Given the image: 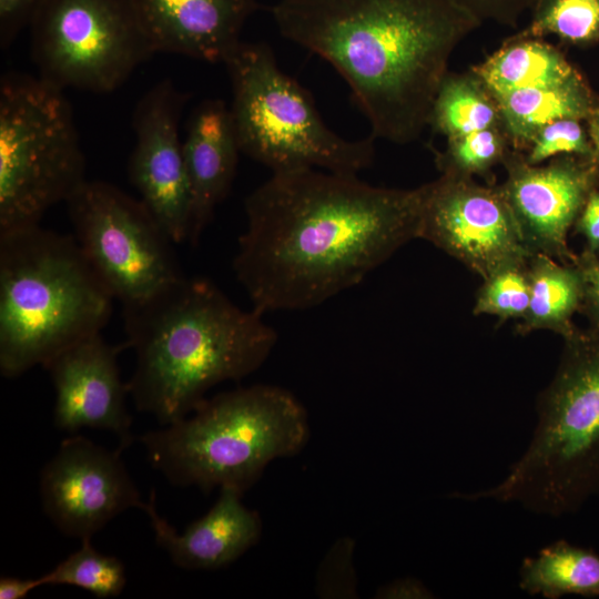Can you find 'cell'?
<instances>
[{
    "instance_id": "obj_19",
    "label": "cell",
    "mask_w": 599,
    "mask_h": 599,
    "mask_svg": "<svg viewBox=\"0 0 599 599\" xmlns=\"http://www.w3.org/2000/svg\"><path fill=\"white\" fill-rule=\"evenodd\" d=\"M497 98L509 92L552 87L580 74L545 38L517 32L470 69Z\"/></svg>"
},
{
    "instance_id": "obj_32",
    "label": "cell",
    "mask_w": 599,
    "mask_h": 599,
    "mask_svg": "<svg viewBox=\"0 0 599 599\" xmlns=\"http://www.w3.org/2000/svg\"><path fill=\"white\" fill-rule=\"evenodd\" d=\"M573 229L586 241L582 253L599 256V185L590 192Z\"/></svg>"
},
{
    "instance_id": "obj_24",
    "label": "cell",
    "mask_w": 599,
    "mask_h": 599,
    "mask_svg": "<svg viewBox=\"0 0 599 599\" xmlns=\"http://www.w3.org/2000/svg\"><path fill=\"white\" fill-rule=\"evenodd\" d=\"M91 539H82L78 550L42 575L43 586H73L101 599L120 596L126 585L123 562L98 551Z\"/></svg>"
},
{
    "instance_id": "obj_25",
    "label": "cell",
    "mask_w": 599,
    "mask_h": 599,
    "mask_svg": "<svg viewBox=\"0 0 599 599\" xmlns=\"http://www.w3.org/2000/svg\"><path fill=\"white\" fill-rule=\"evenodd\" d=\"M530 13L522 34L579 47L599 43V0H537Z\"/></svg>"
},
{
    "instance_id": "obj_16",
    "label": "cell",
    "mask_w": 599,
    "mask_h": 599,
    "mask_svg": "<svg viewBox=\"0 0 599 599\" xmlns=\"http://www.w3.org/2000/svg\"><path fill=\"white\" fill-rule=\"evenodd\" d=\"M154 52L224 63L255 0H131Z\"/></svg>"
},
{
    "instance_id": "obj_21",
    "label": "cell",
    "mask_w": 599,
    "mask_h": 599,
    "mask_svg": "<svg viewBox=\"0 0 599 599\" xmlns=\"http://www.w3.org/2000/svg\"><path fill=\"white\" fill-rule=\"evenodd\" d=\"M495 99L512 146L520 152L544 125L566 118L589 120L599 111L581 75L562 84L514 91Z\"/></svg>"
},
{
    "instance_id": "obj_29",
    "label": "cell",
    "mask_w": 599,
    "mask_h": 599,
    "mask_svg": "<svg viewBox=\"0 0 599 599\" xmlns=\"http://www.w3.org/2000/svg\"><path fill=\"white\" fill-rule=\"evenodd\" d=\"M480 23L493 21L517 27L525 12H530L537 0H454Z\"/></svg>"
},
{
    "instance_id": "obj_3",
    "label": "cell",
    "mask_w": 599,
    "mask_h": 599,
    "mask_svg": "<svg viewBox=\"0 0 599 599\" xmlns=\"http://www.w3.org/2000/svg\"><path fill=\"white\" fill-rule=\"evenodd\" d=\"M262 316L204 277L182 276L123 305L125 344L135 353L128 389L136 409L165 426L191 414L214 385L254 373L277 342Z\"/></svg>"
},
{
    "instance_id": "obj_17",
    "label": "cell",
    "mask_w": 599,
    "mask_h": 599,
    "mask_svg": "<svg viewBox=\"0 0 599 599\" xmlns=\"http://www.w3.org/2000/svg\"><path fill=\"white\" fill-rule=\"evenodd\" d=\"M242 495L235 488H220L213 507L182 534L159 515L154 491L143 510L150 517L156 544L174 565L190 570H214L235 561L261 537L260 515L242 502Z\"/></svg>"
},
{
    "instance_id": "obj_11",
    "label": "cell",
    "mask_w": 599,
    "mask_h": 599,
    "mask_svg": "<svg viewBox=\"0 0 599 599\" xmlns=\"http://www.w3.org/2000/svg\"><path fill=\"white\" fill-rule=\"evenodd\" d=\"M418 238L426 240L486 280L525 265L534 255L500 185L440 174L425 183Z\"/></svg>"
},
{
    "instance_id": "obj_10",
    "label": "cell",
    "mask_w": 599,
    "mask_h": 599,
    "mask_svg": "<svg viewBox=\"0 0 599 599\" xmlns=\"http://www.w3.org/2000/svg\"><path fill=\"white\" fill-rule=\"evenodd\" d=\"M82 252L122 305L184 276L174 242L141 200L103 181H85L65 202Z\"/></svg>"
},
{
    "instance_id": "obj_28",
    "label": "cell",
    "mask_w": 599,
    "mask_h": 599,
    "mask_svg": "<svg viewBox=\"0 0 599 599\" xmlns=\"http://www.w3.org/2000/svg\"><path fill=\"white\" fill-rule=\"evenodd\" d=\"M560 155L593 160L589 132L582 126L581 120L566 118L544 125L534 134L522 153L525 161L531 165L542 164Z\"/></svg>"
},
{
    "instance_id": "obj_34",
    "label": "cell",
    "mask_w": 599,
    "mask_h": 599,
    "mask_svg": "<svg viewBox=\"0 0 599 599\" xmlns=\"http://www.w3.org/2000/svg\"><path fill=\"white\" fill-rule=\"evenodd\" d=\"M41 586H43L41 576L38 578L2 576L0 578V598L24 599Z\"/></svg>"
},
{
    "instance_id": "obj_12",
    "label": "cell",
    "mask_w": 599,
    "mask_h": 599,
    "mask_svg": "<svg viewBox=\"0 0 599 599\" xmlns=\"http://www.w3.org/2000/svg\"><path fill=\"white\" fill-rule=\"evenodd\" d=\"M82 436L62 440L40 473L42 508L64 535L92 538L114 517L145 502L121 459Z\"/></svg>"
},
{
    "instance_id": "obj_13",
    "label": "cell",
    "mask_w": 599,
    "mask_h": 599,
    "mask_svg": "<svg viewBox=\"0 0 599 599\" xmlns=\"http://www.w3.org/2000/svg\"><path fill=\"white\" fill-rule=\"evenodd\" d=\"M187 95L171 80L154 84L133 112L135 144L128 163L130 182L174 242L187 241L191 197L179 123Z\"/></svg>"
},
{
    "instance_id": "obj_14",
    "label": "cell",
    "mask_w": 599,
    "mask_h": 599,
    "mask_svg": "<svg viewBox=\"0 0 599 599\" xmlns=\"http://www.w3.org/2000/svg\"><path fill=\"white\" fill-rule=\"evenodd\" d=\"M502 165L507 177L500 185L532 254L561 263H575L568 233L590 194L599 185V167L590 158L556 156L531 165L512 149Z\"/></svg>"
},
{
    "instance_id": "obj_23",
    "label": "cell",
    "mask_w": 599,
    "mask_h": 599,
    "mask_svg": "<svg viewBox=\"0 0 599 599\" xmlns=\"http://www.w3.org/2000/svg\"><path fill=\"white\" fill-rule=\"evenodd\" d=\"M495 126H504L501 111L479 78L471 70L448 71L434 99L428 128L450 139Z\"/></svg>"
},
{
    "instance_id": "obj_8",
    "label": "cell",
    "mask_w": 599,
    "mask_h": 599,
    "mask_svg": "<svg viewBox=\"0 0 599 599\" xmlns=\"http://www.w3.org/2000/svg\"><path fill=\"white\" fill-rule=\"evenodd\" d=\"M64 90L10 72L0 81V232L40 224L87 181Z\"/></svg>"
},
{
    "instance_id": "obj_30",
    "label": "cell",
    "mask_w": 599,
    "mask_h": 599,
    "mask_svg": "<svg viewBox=\"0 0 599 599\" xmlns=\"http://www.w3.org/2000/svg\"><path fill=\"white\" fill-rule=\"evenodd\" d=\"M41 0H0V48L7 50L29 27Z\"/></svg>"
},
{
    "instance_id": "obj_27",
    "label": "cell",
    "mask_w": 599,
    "mask_h": 599,
    "mask_svg": "<svg viewBox=\"0 0 599 599\" xmlns=\"http://www.w3.org/2000/svg\"><path fill=\"white\" fill-rule=\"evenodd\" d=\"M529 298L527 264L510 266L483 280L476 294L473 314L495 316L499 323L520 321L527 312Z\"/></svg>"
},
{
    "instance_id": "obj_26",
    "label": "cell",
    "mask_w": 599,
    "mask_h": 599,
    "mask_svg": "<svg viewBox=\"0 0 599 599\" xmlns=\"http://www.w3.org/2000/svg\"><path fill=\"white\" fill-rule=\"evenodd\" d=\"M512 149L506 129L495 126L447 139L446 148L436 152L435 163L440 174L485 176L502 164Z\"/></svg>"
},
{
    "instance_id": "obj_35",
    "label": "cell",
    "mask_w": 599,
    "mask_h": 599,
    "mask_svg": "<svg viewBox=\"0 0 599 599\" xmlns=\"http://www.w3.org/2000/svg\"><path fill=\"white\" fill-rule=\"evenodd\" d=\"M589 136L593 148V161L599 167V111L596 112L589 120Z\"/></svg>"
},
{
    "instance_id": "obj_22",
    "label": "cell",
    "mask_w": 599,
    "mask_h": 599,
    "mask_svg": "<svg viewBox=\"0 0 599 599\" xmlns=\"http://www.w3.org/2000/svg\"><path fill=\"white\" fill-rule=\"evenodd\" d=\"M518 583L528 595L546 599L566 595L599 596V556L557 540L522 560Z\"/></svg>"
},
{
    "instance_id": "obj_6",
    "label": "cell",
    "mask_w": 599,
    "mask_h": 599,
    "mask_svg": "<svg viewBox=\"0 0 599 599\" xmlns=\"http://www.w3.org/2000/svg\"><path fill=\"white\" fill-rule=\"evenodd\" d=\"M308 436L307 413L295 396L255 385L205 398L186 417L140 440L151 466L172 485L244 494L268 463L297 454Z\"/></svg>"
},
{
    "instance_id": "obj_5",
    "label": "cell",
    "mask_w": 599,
    "mask_h": 599,
    "mask_svg": "<svg viewBox=\"0 0 599 599\" xmlns=\"http://www.w3.org/2000/svg\"><path fill=\"white\" fill-rule=\"evenodd\" d=\"M525 453L496 486L454 498L517 504L549 517L576 512L599 494V332L564 339L550 383L540 392Z\"/></svg>"
},
{
    "instance_id": "obj_4",
    "label": "cell",
    "mask_w": 599,
    "mask_h": 599,
    "mask_svg": "<svg viewBox=\"0 0 599 599\" xmlns=\"http://www.w3.org/2000/svg\"><path fill=\"white\" fill-rule=\"evenodd\" d=\"M114 296L72 235L0 232V372L16 378L101 333Z\"/></svg>"
},
{
    "instance_id": "obj_9",
    "label": "cell",
    "mask_w": 599,
    "mask_h": 599,
    "mask_svg": "<svg viewBox=\"0 0 599 599\" xmlns=\"http://www.w3.org/2000/svg\"><path fill=\"white\" fill-rule=\"evenodd\" d=\"M44 81L109 93L154 52L131 0H41L29 23Z\"/></svg>"
},
{
    "instance_id": "obj_31",
    "label": "cell",
    "mask_w": 599,
    "mask_h": 599,
    "mask_svg": "<svg viewBox=\"0 0 599 599\" xmlns=\"http://www.w3.org/2000/svg\"><path fill=\"white\" fill-rule=\"evenodd\" d=\"M577 264L582 274V302L580 313L586 315L589 328L599 332V256L581 253Z\"/></svg>"
},
{
    "instance_id": "obj_1",
    "label": "cell",
    "mask_w": 599,
    "mask_h": 599,
    "mask_svg": "<svg viewBox=\"0 0 599 599\" xmlns=\"http://www.w3.org/2000/svg\"><path fill=\"white\" fill-rule=\"evenodd\" d=\"M425 185L393 189L319 169L274 172L244 201L233 261L261 314L318 306L418 238Z\"/></svg>"
},
{
    "instance_id": "obj_20",
    "label": "cell",
    "mask_w": 599,
    "mask_h": 599,
    "mask_svg": "<svg viewBox=\"0 0 599 599\" xmlns=\"http://www.w3.org/2000/svg\"><path fill=\"white\" fill-rule=\"evenodd\" d=\"M530 298L516 333L525 336L550 331L566 339L578 328L572 317L582 302V274L577 262L565 264L545 254H534L527 263Z\"/></svg>"
},
{
    "instance_id": "obj_18",
    "label": "cell",
    "mask_w": 599,
    "mask_h": 599,
    "mask_svg": "<svg viewBox=\"0 0 599 599\" xmlns=\"http://www.w3.org/2000/svg\"><path fill=\"white\" fill-rule=\"evenodd\" d=\"M182 144L191 197L187 241L196 244L236 174L241 150L230 108L217 99L197 104Z\"/></svg>"
},
{
    "instance_id": "obj_7",
    "label": "cell",
    "mask_w": 599,
    "mask_h": 599,
    "mask_svg": "<svg viewBox=\"0 0 599 599\" xmlns=\"http://www.w3.org/2000/svg\"><path fill=\"white\" fill-rule=\"evenodd\" d=\"M224 64L241 153L273 173L319 169L358 175L373 164L375 139L349 140L328 128L311 94L278 67L266 43L241 41Z\"/></svg>"
},
{
    "instance_id": "obj_2",
    "label": "cell",
    "mask_w": 599,
    "mask_h": 599,
    "mask_svg": "<svg viewBox=\"0 0 599 599\" xmlns=\"http://www.w3.org/2000/svg\"><path fill=\"white\" fill-rule=\"evenodd\" d=\"M271 14L345 80L370 136L400 145L428 128L454 50L480 26L454 0H278Z\"/></svg>"
},
{
    "instance_id": "obj_15",
    "label": "cell",
    "mask_w": 599,
    "mask_h": 599,
    "mask_svg": "<svg viewBox=\"0 0 599 599\" xmlns=\"http://www.w3.org/2000/svg\"><path fill=\"white\" fill-rule=\"evenodd\" d=\"M124 347L125 343L109 344L98 333L43 365L55 392L53 419L59 429H104L118 437L121 450L132 444V418L125 405L128 383L122 382L118 366V355Z\"/></svg>"
},
{
    "instance_id": "obj_33",
    "label": "cell",
    "mask_w": 599,
    "mask_h": 599,
    "mask_svg": "<svg viewBox=\"0 0 599 599\" xmlns=\"http://www.w3.org/2000/svg\"><path fill=\"white\" fill-rule=\"evenodd\" d=\"M430 592L416 579L395 580L379 588L376 598H428Z\"/></svg>"
}]
</instances>
